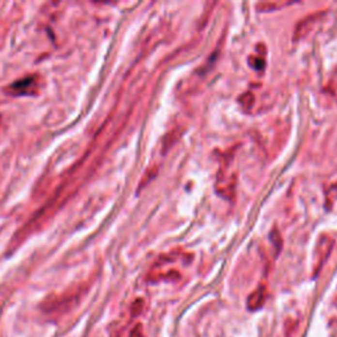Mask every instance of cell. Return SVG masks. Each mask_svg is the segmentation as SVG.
I'll list each match as a JSON object with an SVG mask.
<instances>
[{"label": "cell", "mask_w": 337, "mask_h": 337, "mask_svg": "<svg viewBox=\"0 0 337 337\" xmlns=\"http://www.w3.org/2000/svg\"><path fill=\"white\" fill-rule=\"evenodd\" d=\"M335 246V240L327 233H323L319 236L318 243L315 245V254H314V274L316 276L320 269L323 267L324 262L327 261L329 254L332 252Z\"/></svg>", "instance_id": "obj_1"}, {"label": "cell", "mask_w": 337, "mask_h": 337, "mask_svg": "<svg viewBox=\"0 0 337 337\" xmlns=\"http://www.w3.org/2000/svg\"><path fill=\"white\" fill-rule=\"evenodd\" d=\"M38 84H40V78L37 75H32V77H27L24 79L12 83L7 89V91L15 96L16 95H32L38 91Z\"/></svg>", "instance_id": "obj_2"}, {"label": "cell", "mask_w": 337, "mask_h": 337, "mask_svg": "<svg viewBox=\"0 0 337 337\" xmlns=\"http://www.w3.org/2000/svg\"><path fill=\"white\" fill-rule=\"evenodd\" d=\"M323 15L324 12H318V14L311 15V16H308V17H306V19L302 20V21L296 25V29H295V40L305 37L306 34L309 32V29L312 28V25H314V24L316 23L322 16H323Z\"/></svg>", "instance_id": "obj_3"}, {"label": "cell", "mask_w": 337, "mask_h": 337, "mask_svg": "<svg viewBox=\"0 0 337 337\" xmlns=\"http://www.w3.org/2000/svg\"><path fill=\"white\" fill-rule=\"evenodd\" d=\"M265 298H266V287H265V286H261V287H258L256 291H253L252 294H250V296H249V299H248L249 309L260 308V307L263 305Z\"/></svg>", "instance_id": "obj_4"}, {"label": "cell", "mask_w": 337, "mask_h": 337, "mask_svg": "<svg viewBox=\"0 0 337 337\" xmlns=\"http://www.w3.org/2000/svg\"><path fill=\"white\" fill-rule=\"evenodd\" d=\"M294 4L292 1H283V3H260V4H257V8L260 11H262V12H265V11H274L276 10V8H283V7H287V5H291Z\"/></svg>", "instance_id": "obj_5"}, {"label": "cell", "mask_w": 337, "mask_h": 337, "mask_svg": "<svg viewBox=\"0 0 337 337\" xmlns=\"http://www.w3.org/2000/svg\"><path fill=\"white\" fill-rule=\"evenodd\" d=\"M248 61L249 65L252 66L253 69H256V70H263V67H265V60H263L262 57L250 56L248 58Z\"/></svg>", "instance_id": "obj_6"}, {"label": "cell", "mask_w": 337, "mask_h": 337, "mask_svg": "<svg viewBox=\"0 0 337 337\" xmlns=\"http://www.w3.org/2000/svg\"><path fill=\"white\" fill-rule=\"evenodd\" d=\"M239 102L243 104V107L245 108H252L253 104H254V96H253L252 92H244L241 96H240Z\"/></svg>", "instance_id": "obj_7"}, {"label": "cell", "mask_w": 337, "mask_h": 337, "mask_svg": "<svg viewBox=\"0 0 337 337\" xmlns=\"http://www.w3.org/2000/svg\"><path fill=\"white\" fill-rule=\"evenodd\" d=\"M270 240L273 241V244H274V246H276V253L281 252V248H282V237L281 234H279V232L276 230H273L272 234H270Z\"/></svg>", "instance_id": "obj_8"}]
</instances>
